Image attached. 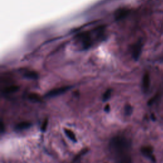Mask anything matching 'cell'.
<instances>
[{
    "mask_svg": "<svg viewBox=\"0 0 163 163\" xmlns=\"http://www.w3.org/2000/svg\"><path fill=\"white\" fill-rule=\"evenodd\" d=\"M111 94H112V90L109 89V90H107L105 92H104V94H103V101H106L110 97V96H111Z\"/></svg>",
    "mask_w": 163,
    "mask_h": 163,
    "instance_id": "cell-13",
    "label": "cell"
},
{
    "mask_svg": "<svg viewBox=\"0 0 163 163\" xmlns=\"http://www.w3.org/2000/svg\"><path fill=\"white\" fill-rule=\"evenodd\" d=\"M132 111V107L130 105H127L125 108V112H126V114L127 115H129L131 114Z\"/></svg>",
    "mask_w": 163,
    "mask_h": 163,
    "instance_id": "cell-15",
    "label": "cell"
},
{
    "mask_svg": "<svg viewBox=\"0 0 163 163\" xmlns=\"http://www.w3.org/2000/svg\"><path fill=\"white\" fill-rule=\"evenodd\" d=\"M109 148L115 159L128 155V150L130 148V143L126 138L117 136L111 140Z\"/></svg>",
    "mask_w": 163,
    "mask_h": 163,
    "instance_id": "cell-1",
    "label": "cell"
},
{
    "mask_svg": "<svg viewBox=\"0 0 163 163\" xmlns=\"http://www.w3.org/2000/svg\"><path fill=\"white\" fill-rule=\"evenodd\" d=\"M17 90H18V87L17 86H10L6 88V89H5V92L11 93L15 92V91H17Z\"/></svg>",
    "mask_w": 163,
    "mask_h": 163,
    "instance_id": "cell-12",
    "label": "cell"
},
{
    "mask_svg": "<svg viewBox=\"0 0 163 163\" xmlns=\"http://www.w3.org/2000/svg\"><path fill=\"white\" fill-rule=\"evenodd\" d=\"M31 126V124L29 122H22L16 125L15 128L17 130H24V129L29 128Z\"/></svg>",
    "mask_w": 163,
    "mask_h": 163,
    "instance_id": "cell-7",
    "label": "cell"
},
{
    "mask_svg": "<svg viewBox=\"0 0 163 163\" xmlns=\"http://www.w3.org/2000/svg\"><path fill=\"white\" fill-rule=\"evenodd\" d=\"M65 134L67 135V136L70 138L71 141H73V142H77V138L75 136V134H74V132L70 130V129H65Z\"/></svg>",
    "mask_w": 163,
    "mask_h": 163,
    "instance_id": "cell-10",
    "label": "cell"
},
{
    "mask_svg": "<svg viewBox=\"0 0 163 163\" xmlns=\"http://www.w3.org/2000/svg\"><path fill=\"white\" fill-rule=\"evenodd\" d=\"M104 110H105V111L106 112H109V110H110V106H109V104H107V105L105 106V108H104Z\"/></svg>",
    "mask_w": 163,
    "mask_h": 163,
    "instance_id": "cell-17",
    "label": "cell"
},
{
    "mask_svg": "<svg viewBox=\"0 0 163 163\" xmlns=\"http://www.w3.org/2000/svg\"><path fill=\"white\" fill-rule=\"evenodd\" d=\"M29 98L31 100L34 101H39L40 100V97L37 94H30L29 96Z\"/></svg>",
    "mask_w": 163,
    "mask_h": 163,
    "instance_id": "cell-16",
    "label": "cell"
},
{
    "mask_svg": "<svg viewBox=\"0 0 163 163\" xmlns=\"http://www.w3.org/2000/svg\"><path fill=\"white\" fill-rule=\"evenodd\" d=\"M47 126H48V119H45L44 120V122L42 124V126H41V131L43 132L47 130Z\"/></svg>",
    "mask_w": 163,
    "mask_h": 163,
    "instance_id": "cell-14",
    "label": "cell"
},
{
    "mask_svg": "<svg viewBox=\"0 0 163 163\" xmlns=\"http://www.w3.org/2000/svg\"><path fill=\"white\" fill-rule=\"evenodd\" d=\"M25 76L26 77H28V78L30 79H36L37 77V74L35 72H33V71H27V72H25Z\"/></svg>",
    "mask_w": 163,
    "mask_h": 163,
    "instance_id": "cell-11",
    "label": "cell"
},
{
    "mask_svg": "<svg viewBox=\"0 0 163 163\" xmlns=\"http://www.w3.org/2000/svg\"><path fill=\"white\" fill-rule=\"evenodd\" d=\"M115 161L116 163H132L131 156L129 154L116 159Z\"/></svg>",
    "mask_w": 163,
    "mask_h": 163,
    "instance_id": "cell-9",
    "label": "cell"
},
{
    "mask_svg": "<svg viewBox=\"0 0 163 163\" xmlns=\"http://www.w3.org/2000/svg\"><path fill=\"white\" fill-rule=\"evenodd\" d=\"M142 153L146 157H148L149 158L153 157L152 156V148H150V147H143L142 148Z\"/></svg>",
    "mask_w": 163,
    "mask_h": 163,
    "instance_id": "cell-8",
    "label": "cell"
},
{
    "mask_svg": "<svg viewBox=\"0 0 163 163\" xmlns=\"http://www.w3.org/2000/svg\"><path fill=\"white\" fill-rule=\"evenodd\" d=\"M91 38L92 37H91L90 34L87 31L80 33L77 36V39H78L79 43L81 44L83 49H88L92 45V41Z\"/></svg>",
    "mask_w": 163,
    "mask_h": 163,
    "instance_id": "cell-2",
    "label": "cell"
},
{
    "mask_svg": "<svg viewBox=\"0 0 163 163\" xmlns=\"http://www.w3.org/2000/svg\"><path fill=\"white\" fill-rule=\"evenodd\" d=\"M143 89L145 91L148 90L150 87V77L148 73H145L143 77V82H142Z\"/></svg>",
    "mask_w": 163,
    "mask_h": 163,
    "instance_id": "cell-5",
    "label": "cell"
},
{
    "mask_svg": "<svg viewBox=\"0 0 163 163\" xmlns=\"http://www.w3.org/2000/svg\"><path fill=\"white\" fill-rule=\"evenodd\" d=\"M142 43L141 41H138L136 43H135V45L132 47V56H133L134 59H138L139 58L141 52H142Z\"/></svg>",
    "mask_w": 163,
    "mask_h": 163,
    "instance_id": "cell-4",
    "label": "cell"
},
{
    "mask_svg": "<svg viewBox=\"0 0 163 163\" xmlns=\"http://www.w3.org/2000/svg\"><path fill=\"white\" fill-rule=\"evenodd\" d=\"M68 87H62L59 88H57V89H54L53 90H52L51 91L47 94L46 96L47 97H53V96H56L57 95L61 94L65 92L66 90H68L69 89Z\"/></svg>",
    "mask_w": 163,
    "mask_h": 163,
    "instance_id": "cell-3",
    "label": "cell"
},
{
    "mask_svg": "<svg viewBox=\"0 0 163 163\" xmlns=\"http://www.w3.org/2000/svg\"><path fill=\"white\" fill-rule=\"evenodd\" d=\"M128 12L129 11L128 9H126V8H121V9H119L117 11V12L115 13V17L117 19H121L128 15Z\"/></svg>",
    "mask_w": 163,
    "mask_h": 163,
    "instance_id": "cell-6",
    "label": "cell"
}]
</instances>
